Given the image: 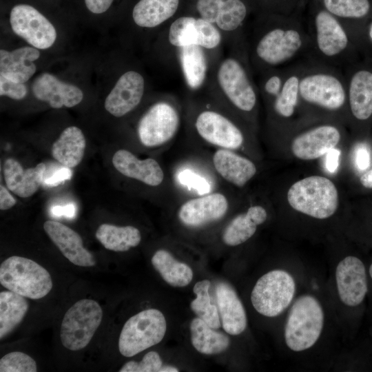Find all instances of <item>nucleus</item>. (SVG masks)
Returning <instances> with one entry per match:
<instances>
[{
	"label": "nucleus",
	"instance_id": "dca6fc26",
	"mask_svg": "<svg viewBox=\"0 0 372 372\" xmlns=\"http://www.w3.org/2000/svg\"><path fill=\"white\" fill-rule=\"evenodd\" d=\"M322 7L335 16L358 43L363 56L370 55L366 28L372 20L371 0H322Z\"/></svg>",
	"mask_w": 372,
	"mask_h": 372
},
{
	"label": "nucleus",
	"instance_id": "0eeeda50",
	"mask_svg": "<svg viewBox=\"0 0 372 372\" xmlns=\"http://www.w3.org/2000/svg\"><path fill=\"white\" fill-rule=\"evenodd\" d=\"M324 312L319 301L310 295L300 296L290 309L285 327V340L293 351L315 344L322 331Z\"/></svg>",
	"mask_w": 372,
	"mask_h": 372
},
{
	"label": "nucleus",
	"instance_id": "e433bc0d",
	"mask_svg": "<svg viewBox=\"0 0 372 372\" xmlns=\"http://www.w3.org/2000/svg\"><path fill=\"white\" fill-rule=\"evenodd\" d=\"M211 282L209 280L197 282L193 288L196 298L190 303L192 311L209 327L217 329L221 325L217 305L211 304L209 289Z\"/></svg>",
	"mask_w": 372,
	"mask_h": 372
},
{
	"label": "nucleus",
	"instance_id": "79ce46f5",
	"mask_svg": "<svg viewBox=\"0 0 372 372\" xmlns=\"http://www.w3.org/2000/svg\"><path fill=\"white\" fill-rule=\"evenodd\" d=\"M72 176V171L69 167H65L56 170L50 176L46 178L45 184L52 187L56 186L63 180H69Z\"/></svg>",
	"mask_w": 372,
	"mask_h": 372
},
{
	"label": "nucleus",
	"instance_id": "de8ad7c7",
	"mask_svg": "<svg viewBox=\"0 0 372 372\" xmlns=\"http://www.w3.org/2000/svg\"><path fill=\"white\" fill-rule=\"evenodd\" d=\"M360 181L364 187L372 188V169L362 175Z\"/></svg>",
	"mask_w": 372,
	"mask_h": 372
},
{
	"label": "nucleus",
	"instance_id": "c03bdc74",
	"mask_svg": "<svg viewBox=\"0 0 372 372\" xmlns=\"http://www.w3.org/2000/svg\"><path fill=\"white\" fill-rule=\"evenodd\" d=\"M340 152L338 149L333 148L326 154L325 167L331 173H335L339 165Z\"/></svg>",
	"mask_w": 372,
	"mask_h": 372
},
{
	"label": "nucleus",
	"instance_id": "a211bd4d",
	"mask_svg": "<svg viewBox=\"0 0 372 372\" xmlns=\"http://www.w3.org/2000/svg\"><path fill=\"white\" fill-rule=\"evenodd\" d=\"M338 293L341 301L349 307H357L368 291L367 278L363 262L349 256L342 259L335 269Z\"/></svg>",
	"mask_w": 372,
	"mask_h": 372
},
{
	"label": "nucleus",
	"instance_id": "09e8293b",
	"mask_svg": "<svg viewBox=\"0 0 372 372\" xmlns=\"http://www.w3.org/2000/svg\"><path fill=\"white\" fill-rule=\"evenodd\" d=\"M366 41L370 55H372V20L366 28Z\"/></svg>",
	"mask_w": 372,
	"mask_h": 372
},
{
	"label": "nucleus",
	"instance_id": "4c0bfd02",
	"mask_svg": "<svg viewBox=\"0 0 372 372\" xmlns=\"http://www.w3.org/2000/svg\"><path fill=\"white\" fill-rule=\"evenodd\" d=\"M37 371V366L34 360L23 352H10L0 360L1 372H35Z\"/></svg>",
	"mask_w": 372,
	"mask_h": 372
},
{
	"label": "nucleus",
	"instance_id": "603ef678",
	"mask_svg": "<svg viewBox=\"0 0 372 372\" xmlns=\"http://www.w3.org/2000/svg\"><path fill=\"white\" fill-rule=\"evenodd\" d=\"M369 275L372 279V264L371 265L370 267H369Z\"/></svg>",
	"mask_w": 372,
	"mask_h": 372
},
{
	"label": "nucleus",
	"instance_id": "9b49d317",
	"mask_svg": "<svg viewBox=\"0 0 372 372\" xmlns=\"http://www.w3.org/2000/svg\"><path fill=\"white\" fill-rule=\"evenodd\" d=\"M180 122L179 107L168 95L154 103L142 115L137 125L138 138L145 147L161 146L175 136Z\"/></svg>",
	"mask_w": 372,
	"mask_h": 372
},
{
	"label": "nucleus",
	"instance_id": "a19ab883",
	"mask_svg": "<svg viewBox=\"0 0 372 372\" xmlns=\"http://www.w3.org/2000/svg\"><path fill=\"white\" fill-rule=\"evenodd\" d=\"M354 161L355 167L359 171H364L369 167L370 152L366 145H358L355 149Z\"/></svg>",
	"mask_w": 372,
	"mask_h": 372
},
{
	"label": "nucleus",
	"instance_id": "f3484780",
	"mask_svg": "<svg viewBox=\"0 0 372 372\" xmlns=\"http://www.w3.org/2000/svg\"><path fill=\"white\" fill-rule=\"evenodd\" d=\"M145 87V79L141 72L135 70L125 72L107 96L105 110L115 117L124 116L141 103Z\"/></svg>",
	"mask_w": 372,
	"mask_h": 372
},
{
	"label": "nucleus",
	"instance_id": "6ab92c4d",
	"mask_svg": "<svg viewBox=\"0 0 372 372\" xmlns=\"http://www.w3.org/2000/svg\"><path fill=\"white\" fill-rule=\"evenodd\" d=\"M340 139L341 133L336 125L319 124L296 135L291 142V151L300 159L313 160L335 148Z\"/></svg>",
	"mask_w": 372,
	"mask_h": 372
},
{
	"label": "nucleus",
	"instance_id": "3c124183",
	"mask_svg": "<svg viewBox=\"0 0 372 372\" xmlns=\"http://www.w3.org/2000/svg\"><path fill=\"white\" fill-rule=\"evenodd\" d=\"M267 1V3H278L280 1L281 2L282 0H264Z\"/></svg>",
	"mask_w": 372,
	"mask_h": 372
},
{
	"label": "nucleus",
	"instance_id": "2eb2a0df",
	"mask_svg": "<svg viewBox=\"0 0 372 372\" xmlns=\"http://www.w3.org/2000/svg\"><path fill=\"white\" fill-rule=\"evenodd\" d=\"M9 21L12 31L35 48H49L56 39L54 25L37 8L29 4L19 3L13 6Z\"/></svg>",
	"mask_w": 372,
	"mask_h": 372
},
{
	"label": "nucleus",
	"instance_id": "c9c22d12",
	"mask_svg": "<svg viewBox=\"0 0 372 372\" xmlns=\"http://www.w3.org/2000/svg\"><path fill=\"white\" fill-rule=\"evenodd\" d=\"M25 297L11 291L0 293V338L2 339L22 321L28 309Z\"/></svg>",
	"mask_w": 372,
	"mask_h": 372
},
{
	"label": "nucleus",
	"instance_id": "5701e85b",
	"mask_svg": "<svg viewBox=\"0 0 372 372\" xmlns=\"http://www.w3.org/2000/svg\"><path fill=\"white\" fill-rule=\"evenodd\" d=\"M43 229L62 254L72 264L80 267L95 265L94 256L84 247L81 236L74 230L55 220L45 221Z\"/></svg>",
	"mask_w": 372,
	"mask_h": 372
},
{
	"label": "nucleus",
	"instance_id": "6e6552de",
	"mask_svg": "<svg viewBox=\"0 0 372 372\" xmlns=\"http://www.w3.org/2000/svg\"><path fill=\"white\" fill-rule=\"evenodd\" d=\"M287 200L298 211L318 219H325L337 210L338 194L335 185L329 178L311 176L290 187Z\"/></svg>",
	"mask_w": 372,
	"mask_h": 372
},
{
	"label": "nucleus",
	"instance_id": "423d86ee",
	"mask_svg": "<svg viewBox=\"0 0 372 372\" xmlns=\"http://www.w3.org/2000/svg\"><path fill=\"white\" fill-rule=\"evenodd\" d=\"M211 103L195 106L193 128L204 141L220 148L236 149L245 141L243 130L230 115V110L210 98Z\"/></svg>",
	"mask_w": 372,
	"mask_h": 372
},
{
	"label": "nucleus",
	"instance_id": "f8f14e48",
	"mask_svg": "<svg viewBox=\"0 0 372 372\" xmlns=\"http://www.w3.org/2000/svg\"><path fill=\"white\" fill-rule=\"evenodd\" d=\"M103 318L100 304L91 299H81L65 312L61 325L63 346L70 351L81 350L90 343Z\"/></svg>",
	"mask_w": 372,
	"mask_h": 372
},
{
	"label": "nucleus",
	"instance_id": "9d476101",
	"mask_svg": "<svg viewBox=\"0 0 372 372\" xmlns=\"http://www.w3.org/2000/svg\"><path fill=\"white\" fill-rule=\"evenodd\" d=\"M167 331L163 313L147 309L130 317L124 324L118 338V350L125 357L135 355L158 344Z\"/></svg>",
	"mask_w": 372,
	"mask_h": 372
},
{
	"label": "nucleus",
	"instance_id": "39448f33",
	"mask_svg": "<svg viewBox=\"0 0 372 372\" xmlns=\"http://www.w3.org/2000/svg\"><path fill=\"white\" fill-rule=\"evenodd\" d=\"M168 65L174 63L176 51L182 47L196 45L211 55L214 63L223 54L224 38L214 24L196 15L174 18L162 31Z\"/></svg>",
	"mask_w": 372,
	"mask_h": 372
},
{
	"label": "nucleus",
	"instance_id": "393cba45",
	"mask_svg": "<svg viewBox=\"0 0 372 372\" xmlns=\"http://www.w3.org/2000/svg\"><path fill=\"white\" fill-rule=\"evenodd\" d=\"M216 298L221 325L231 335L241 334L246 329L247 319L245 308L236 291L226 282L216 287Z\"/></svg>",
	"mask_w": 372,
	"mask_h": 372
},
{
	"label": "nucleus",
	"instance_id": "4be33fe9",
	"mask_svg": "<svg viewBox=\"0 0 372 372\" xmlns=\"http://www.w3.org/2000/svg\"><path fill=\"white\" fill-rule=\"evenodd\" d=\"M34 96L38 100L48 102L54 109L72 107L83 99L82 90L65 83L50 73H43L34 81L32 86Z\"/></svg>",
	"mask_w": 372,
	"mask_h": 372
},
{
	"label": "nucleus",
	"instance_id": "b1692460",
	"mask_svg": "<svg viewBox=\"0 0 372 372\" xmlns=\"http://www.w3.org/2000/svg\"><path fill=\"white\" fill-rule=\"evenodd\" d=\"M115 169L123 176L149 186H158L164 180V172L154 158L141 160L126 149H118L112 156Z\"/></svg>",
	"mask_w": 372,
	"mask_h": 372
},
{
	"label": "nucleus",
	"instance_id": "bb28decb",
	"mask_svg": "<svg viewBox=\"0 0 372 372\" xmlns=\"http://www.w3.org/2000/svg\"><path fill=\"white\" fill-rule=\"evenodd\" d=\"M304 67V59L286 65V74L280 91L266 101L273 114L282 119H289L298 106L299 85Z\"/></svg>",
	"mask_w": 372,
	"mask_h": 372
},
{
	"label": "nucleus",
	"instance_id": "f257e3e1",
	"mask_svg": "<svg viewBox=\"0 0 372 372\" xmlns=\"http://www.w3.org/2000/svg\"><path fill=\"white\" fill-rule=\"evenodd\" d=\"M260 19L247 34L254 74L287 65L307 56L309 36L299 18L279 14Z\"/></svg>",
	"mask_w": 372,
	"mask_h": 372
},
{
	"label": "nucleus",
	"instance_id": "c756f323",
	"mask_svg": "<svg viewBox=\"0 0 372 372\" xmlns=\"http://www.w3.org/2000/svg\"><path fill=\"white\" fill-rule=\"evenodd\" d=\"M213 165L219 176L228 183L244 186L256 174L255 164L231 149L219 148L212 157Z\"/></svg>",
	"mask_w": 372,
	"mask_h": 372
},
{
	"label": "nucleus",
	"instance_id": "f03ea898",
	"mask_svg": "<svg viewBox=\"0 0 372 372\" xmlns=\"http://www.w3.org/2000/svg\"><path fill=\"white\" fill-rule=\"evenodd\" d=\"M211 67L205 90L208 96L236 114L253 116L259 90L254 79L248 45L228 48Z\"/></svg>",
	"mask_w": 372,
	"mask_h": 372
},
{
	"label": "nucleus",
	"instance_id": "37998d69",
	"mask_svg": "<svg viewBox=\"0 0 372 372\" xmlns=\"http://www.w3.org/2000/svg\"><path fill=\"white\" fill-rule=\"evenodd\" d=\"M114 0H84L87 10L94 14L105 12Z\"/></svg>",
	"mask_w": 372,
	"mask_h": 372
},
{
	"label": "nucleus",
	"instance_id": "72a5a7b5",
	"mask_svg": "<svg viewBox=\"0 0 372 372\" xmlns=\"http://www.w3.org/2000/svg\"><path fill=\"white\" fill-rule=\"evenodd\" d=\"M154 268L169 285L175 287L187 286L193 279L192 269L186 263L177 260L167 250L158 249L151 259Z\"/></svg>",
	"mask_w": 372,
	"mask_h": 372
},
{
	"label": "nucleus",
	"instance_id": "cd10ccee",
	"mask_svg": "<svg viewBox=\"0 0 372 372\" xmlns=\"http://www.w3.org/2000/svg\"><path fill=\"white\" fill-rule=\"evenodd\" d=\"M45 172V165L43 163L26 169L14 158H8L3 164V176L8 189L21 198L30 197L36 193Z\"/></svg>",
	"mask_w": 372,
	"mask_h": 372
},
{
	"label": "nucleus",
	"instance_id": "7c9ffc66",
	"mask_svg": "<svg viewBox=\"0 0 372 372\" xmlns=\"http://www.w3.org/2000/svg\"><path fill=\"white\" fill-rule=\"evenodd\" d=\"M267 218V213L263 207H250L245 213L234 217L225 228L222 235L223 242L231 247L244 243L254 235L258 226Z\"/></svg>",
	"mask_w": 372,
	"mask_h": 372
},
{
	"label": "nucleus",
	"instance_id": "a18cd8bd",
	"mask_svg": "<svg viewBox=\"0 0 372 372\" xmlns=\"http://www.w3.org/2000/svg\"><path fill=\"white\" fill-rule=\"evenodd\" d=\"M16 204V199L10 194L8 190L3 186H0V209L7 210Z\"/></svg>",
	"mask_w": 372,
	"mask_h": 372
},
{
	"label": "nucleus",
	"instance_id": "f704fd0d",
	"mask_svg": "<svg viewBox=\"0 0 372 372\" xmlns=\"http://www.w3.org/2000/svg\"><path fill=\"white\" fill-rule=\"evenodd\" d=\"M103 247L114 251H126L138 246L141 241L140 231L135 227L101 225L95 234Z\"/></svg>",
	"mask_w": 372,
	"mask_h": 372
},
{
	"label": "nucleus",
	"instance_id": "58836bf2",
	"mask_svg": "<svg viewBox=\"0 0 372 372\" xmlns=\"http://www.w3.org/2000/svg\"><path fill=\"white\" fill-rule=\"evenodd\" d=\"M163 361L156 351L146 353L140 362L129 361L124 364L119 372H159Z\"/></svg>",
	"mask_w": 372,
	"mask_h": 372
},
{
	"label": "nucleus",
	"instance_id": "1a4fd4ad",
	"mask_svg": "<svg viewBox=\"0 0 372 372\" xmlns=\"http://www.w3.org/2000/svg\"><path fill=\"white\" fill-rule=\"evenodd\" d=\"M0 283L9 291L31 299L45 297L52 288L51 276L44 267L17 256L9 257L1 264Z\"/></svg>",
	"mask_w": 372,
	"mask_h": 372
},
{
	"label": "nucleus",
	"instance_id": "473e14b6",
	"mask_svg": "<svg viewBox=\"0 0 372 372\" xmlns=\"http://www.w3.org/2000/svg\"><path fill=\"white\" fill-rule=\"evenodd\" d=\"M189 331L193 347L202 354L220 353L230 345V339L227 335L216 331L198 317L191 321Z\"/></svg>",
	"mask_w": 372,
	"mask_h": 372
},
{
	"label": "nucleus",
	"instance_id": "2f4dec72",
	"mask_svg": "<svg viewBox=\"0 0 372 372\" xmlns=\"http://www.w3.org/2000/svg\"><path fill=\"white\" fill-rule=\"evenodd\" d=\"M86 141L81 129L76 126L66 127L51 149L52 157L69 168L80 164L85 153Z\"/></svg>",
	"mask_w": 372,
	"mask_h": 372
},
{
	"label": "nucleus",
	"instance_id": "4468645a",
	"mask_svg": "<svg viewBox=\"0 0 372 372\" xmlns=\"http://www.w3.org/2000/svg\"><path fill=\"white\" fill-rule=\"evenodd\" d=\"M344 69L350 114L358 122H366L372 118V55L362 56Z\"/></svg>",
	"mask_w": 372,
	"mask_h": 372
},
{
	"label": "nucleus",
	"instance_id": "49530a36",
	"mask_svg": "<svg viewBox=\"0 0 372 372\" xmlns=\"http://www.w3.org/2000/svg\"><path fill=\"white\" fill-rule=\"evenodd\" d=\"M52 212L54 216H65L68 218H73L75 214V207L73 204H69L64 207L56 206L52 208Z\"/></svg>",
	"mask_w": 372,
	"mask_h": 372
},
{
	"label": "nucleus",
	"instance_id": "412c9836",
	"mask_svg": "<svg viewBox=\"0 0 372 372\" xmlns=\"http://www.w3.org/2000/svg\"><path fill=\"white\" fill-rule=\"evenodd\" d=\"M174 63H178L185 85L191 92L205 88L214 64L207 50L196 45L180 48L175 52Z\"/></svg>",
	"mask_w": 372,
	"mask_h": 372
},
{
	"label": "nucleus",
	"instance_id": "ea45409f",
	"mask_svg": "<svg viewBox=\"0 0 372 372\" xmlns=\"http://www.w3.org/2000/svg\"><path fill=\"white\" fill-rule=\"evenodd\" d=\"M28 93L24 83H19L8 80L0 75V95L6 96L12 99L21 100Z\"/></svg>",
	"mask_w": 372,
	"mask_h": 372
},
{
	"label": "nucleus",
	"instance_id": "a878e982",
	"mask_svg": "<svg viewBox=\"0 0 372 372\" xmlns=\"http://www.w3.org/2000/svg\"><path fill=\"white\" fill-rule=\"evenodd\" d=\"M179 7L180 0H138L132 8V19L141 29L163 30L176 18Z\"/></svg>",
	"mask_w": 372,
	"mask_h": 372
},
{
	"label": "nucleus",
	"instance_id": "20e7f679",
	"mask_svg": "<svg viewBox=\"0 0 372 372\" xmlns=\"http://www.w3.org/2000/svg\"><path fill=\"white\" fill-rule=\"evenodd\" d=\"M327 112L347 106V86L342 68L304 59L299 85L298 105Z\"/></svg>",
	"mask_w": 372,
	"mask_h": 372
},
{
	"label": "nucleus",
	"instance_id": "ddd939ff",
	"mask_svg": "<svg viewBox=\"0 0 372 372\" xmlns=\"http://www.w3.org/2000/svg\"><path fill=\"white\" fill-rule=\"evenodd\" d=\"M296 291L295 281L287 271H270L256 282L251 301L257 312L266 317L280 315L291 304Z\"/></svg>",
	"mask_w": 372,
	"mask_h": 372
},
{
	"label": "nucleus",
	"instance_id": "aec40b11",
	"mask_svg": "<svg viewBox=\"0 0 372 372\" xmlns=\"http://www.w3.org/2000/svg\"><path fill=\"white\" fill-rule=\"evenodd\" d=\"M228 207L226 196L214 192L185 201L179 207L177 215L184 225L199 227L222 218Z\"/></svg>",
	"mask_w": 372,
	"mask_h": 372
},
{
	"label": "nucleus",
	"instance_id": "7ed1b4c3",
	"mask_svg": "<svg viewBox=\"0 0 372 372\" xmlns=\"http://www.w3.org/2000/svg\"><path fill=\"white\" fill-rule=\"evenodd\" d=\"M307 30L310 44L304 59L342 69L363 56L345 26L322 7L313 12Z\"/></svg>",
	"mask_w": 372,
	"mask_h": 372
},
{
	"label": "nucleus",
	"instance_id": "8fccbe9b",
	"mask_svg": "<svg viewBox=\"0 0 372 372\" xmlns=\"http://www.w3.org/2000/svg\"><path fill=\"white\" fill-rule=\"evenodd\" d=\"M179 370L172 366H162L159 372H178Z\"/></svg>",
	"mask_w": 372,
	"mask_h": 372
},
{
	"label": "nucleus",
	"instance_id": "c85d7f7f",
	"mask_svg": "<svg viewBox=\"0 0 372 372\" xmlns=\"http://www.w3.org/2000/svg\"><path fill=\"white\" fill-rule=\"evenodd\" d=\"M40 56L37 48L21 47L12 51L0 50V75L12 81L25 83L35 73L34 61Z\"/></svg>",
	"mask_w": 372,
	"mask_h": 372
}]
</instances>
